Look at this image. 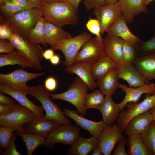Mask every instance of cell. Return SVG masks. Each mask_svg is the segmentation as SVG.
Segmentation results:
<instances>
[{
	"mask_svg": "<svg viewBox=\"0 0 155 155\" xmlns=\"http://www.w3.org/2000/svg\"><path fill=\"white\" fill-rule=\"evenodd\" d=\"M64 0L69 1V0Z\"/></svg>",
	"mask_w": 155,
	"mask_h": 155,
	"instance_id": "60",
	"label": "cell"
},
{
	"mask_svg": "<svg viewBox=\"0 0 155 155\" xmlns=\"http://www.w3.org/2000/svg\"><path fill=\"white\" fill-rule=\"evenodd\" d=\"M38 117L28 110L22 106L10 113L0 116V125H6L19 132H27L24 125Z\"/></svg>",
	"mask_w": 155,
	"mask_h": 155,
	"instance_id": "11",
	"label": "cell"
},
{
	"mask_svg": "<svg viewBox=\"0 0 155 155\" xmlns=\"http://www.w3.org/2000/svg\"><path fill=\"white\" fill-rule=\"evenodd\" d=\"M133 64L147 80H155V53L138 57Z\"/></svg>",
	"mask_w": 155,
	"mask_h": 155,
	"instance_id": "26",
	"label": "cell"
},
{
	"mask_svg": "<svg viewBox=\"0 0 155 155\" xmlns=\"http://www.w3.org/2000/svg\"><path fill=\"white\" fill-rule=\"evenodd\" d=\"M93 10V14L100 23L101 35L106 32L121 13V9L117 3L108 4Z\"/></svg>",
	"mask_w": 155,
	"mask_h": 155,
	"instance_id": "13",
	"label": "cell"
},
{
	"mask_svg": "<svg viewBox=\"0 0 155 155\" xmlns=\"http://www.w3.org/2000/svg\"><path fill=\"white\" fill-rule=\"evenodd\" d=\"M8 1V0H0V5L5 3Z\"/></svg>",
	"mask_w": 155,
	"mask_h": 155,
	"instance_id": "59",
	"label": "cell"
},
{
	"mask_svg": "<svg viewBox=\"0 0 155 155\" xmlns=\"http://www.w3.org/2000/svg\"><path fill=\"white\" fill-rule=\"evenodd\" d=\"M155 0H143L144 5L146 7L151 2Z\"/></svg>",
	"mask_w": 155,
	"mask_h": 155,
	"instance_id": "58",
	"label": "cell"
},
{
	"mask_svg": "<svg viewBox=\"0 0 155 155\" xmlns=\"http://www.w3.org/2000/svg\"><path fill=\"white\" fill-rule=\"evenodd\" d=\"M43 14L38 7L24 9L14 15L6 18V22L15 34L27 39L31 30Z\"/></svg>",
	"mask_w": 155,
	"mask_h": 155,
	"instance_id": "2",
	"label": "cell"
},
{
	"mask_svg": "<svg viewBox=\"0 0 155 155\" xmlns=\"http://www.w3.org/2000/svg\"><path fill=\"white\" fill-rule=\"evenodd\" d=\"M118 72L116 67L104 77L97 79V86L105 96H112L118 88Z\"/></svg>",
	"mask_w": 155,
	"mask_h": 155,
	"instance_id": "25",
	"label": "cell"
},
{
	"mask_svg": "<svg viewBox=\"0 0 155 155\" xmlns=\"http://www.w3.org/2000/svg\"><path fill=\"white\" fill-rule=\"evenodd\" d=\"M126 144L128 155H151L142 140L141 133L131 134L127 136Z\"/></svg>",
	"mask_w": 155,
	"mask_h": 155,
	"instance_id": "29",
	"label": "cell"
},
{
	"mask_svg": "<svg viewBox=\"0 0 155 155\" xmlns=\"http://www.w3.org/2000/svg\"><path fill=\"white\" fill-rule=\"evenodd\" d=\"M63 110L64 114L74 120L78 126L88 131L92 136L98 139L107 126L102 120L99 122L94 121L84 118L76 111L65 108Z\"/></svg>",
	"mask_w": 155,
	"mask_h": 155,
	"instance_id": "14",
	"label": "cell"
},
{
	"mask_svg": "<svg viewBox=\"0 0 155 155\" xmlns=\"http://www.w3.org/2000/svg\"><path fill=\"white\" fill-rule=\"evenodd\" d=\"M24 9L8 1L0 5V11L6 18L12 16Z\"/></svg>",
	"mask_w": 155,
	"mask_h": 155,
	"instance_id": "39",
	"label": "cell"
},
{
	"mask_svg": "<svg viewBox=\"0 0 155 155\" xmlns=\"http://www.w3.org/2000/svg\"><path fill=\"white\" fill-rule=\"evenodd\" d=\"M118 88L122 89L125 93L123 100L119 103L121 111L123 110L128 103L138 101L143 94H155V83L146 84L136 88L128 87L124 84H119Z\"/></svg>",
	"mask_w": 155,
	"mask_h": 155,
	"instance_id": "16",
	"label": "cell"
},
{
	"mask_svg": "<svg viewBox=\"0 0 155 155\" xmlns=\"http://www.w3.org/2000/svg\"><path fill=\"white\" fill-rule=\"evenodd\" d=\"M0 104L11 106H16L20 104L12 98L6 96L4 94L0 92Z\"/></svg>",
	"mask_w": 155,
	"mask_h": 155,
	"instance_id": "48",
	"label": "cell"
},
{
	"mask_svg": "<svg viewBox=\"0 0 155 155\" xmlns=\"http://www.w3.org/2000/svg\"><path fill=\"white\" fill-rule=\"evenodd\" d=\"M104 96L103 93L98 90H96L90 93H87L84 101L85 109L87 110L94 108L99 110L104 101Z\"/></svg>",
	"mask_w": 155,
	"mask_h": 155,
	"instance_id": "34",
	"label": "cell"
},
{
	"mask_svg": "<svg viewBox=\"0 0 155 155\" xmlns=\"http://www.w3.org/2000/svg\"><path fill=\"white\" fill-rule=\"evenodd\" d=\"M126 144V138L125 137L118 143L114 150L113 155H127L125 149V146Z\"/></svg>",
	"mask_w": 155,
	"mask_h": 155,
	"instance_id": "45",
	"label": "cell"
},
{
	"mask_svg": "<svg viewBox=\"0 0 155 155\" xmlns=\"http://www.w3.org/2000/svg\"><path fill=\"white\" fill-rule=\"evenodd\" d=\"M122 133L117 124L107 126L98 139L97 147L103 155L111 154L115 145L123 137Z\"/></svg>",
	"mask_w": 155,
	"mask_h": 155,
	"instance_id": "12",
	"label": "cell"
},
{
	"mask_svg": "<svg viewBox=\"0 0 155 155\" xmlns=\"http://www.w3.org/2000/svg\"><path fill=\"white\" fill-rule=\"evenodd\" d=\"M0 16V39L9 40L15 34L6 21Z\"/></svg>",
	"mask_w": 155,
	"mask_h": 155,
	"instance_id": "40",
	"label": "cell"
},
{
	"mask_svg": "<svg viewBox=\"0 0 155 155\" xmlns=\"http://www.w3.org/2000/svg\"><path fill=\"white\" fill-rule=\"evenodd\" d=\"M80 135V129L77 125H61L48 135L45 146L49 148L56 143L71 145L78 138Z\"/></svg>",
	"mask_w": 155,
	"mask_h": 155,
	"instance_id": "10",
	"label": "cell"
},
{
	"mask_svg": "<svg viewBox=\"0 0 155 155\" xmlns=\"http://www.w3.org/2000/svg\"><path fill=\"white\" fill-rule=\"evenodd\" d=\"M99 110L102 120L107 125H112L117 121L121 111L119 104L114 102L111 96H105L104 103Z\"/></svg>",
	"mask_w": 155,
	"mask_h": 155,
	"instance_id": "28",
	"label": "cell"
},
{
	"mask_svg": "<svg viewBox=\"0 0 155 155\" xmlns=\"http://www.w3.org/2000/svg\"><path fill=\"white\" fill-rule=\"evenodd\" d=\"M127 23L121 13L106 32L121 38L135 47L142 41L131 32Z\"/></svg>",
	"mask_w": 155,
	"mask_h": 155,
	"instance_id": "15",
	"label": "cell"
},
{
	"mask_svg": "<svg viewBox=\"0 0 155 155\" xmlns=\"http://www.w3.org/2000/svg\"><path fill=\"white\" fill-rule=\"evenodd\" d=\"M117 3L128 24L133 22L135 17L141 13L148 12L143 0H119Z\"/></svg>",
	"mask_w": 155,
	"mask_h": 155,
	"instance_id": "19",
	"label": "cell"
},
{
	"mask_svg": "<svg viewBox=\"0 0 155 155\" xmlns=\"http://www.w3.org/2000/svg\"><path fill=\"white\" fill-rule=\"evenodd\" d=\"M142 141L152 155H155V121L152 120L148 128L141 133Z\"/></svg>",
	"mask_w": 155,
	"mask_h": 155,
	"instance_id": "35",
	"label": "cell"
},
{
	"mask_svg": "<svg viewBox=\"0 0 155 155\" xmlns=\"http://www.w3.org/2000/svg\"><path fill=\"white\" fill-rule=\"evenodd\" d=\"M54 55L53 50L52 49H49L44 51L43 57L45 59L50 60Z\"/></svg>",
	"mask_w": 155,
	"mask_h": 155,
	"instance_id": "50",
	"label": "cell"
},
{
	"mask_svg": "<svg viewBox=\"0 0 155 155\" xmlns=\"http://www.w3.org/2000/svg\"><path fill=\"white\" fill-rule=\"evenodd\" d=\"M98 139L92 136L89 138L80 137L67 152L69 155H87L98 146Z\"/></svg>",
	"mask_w": 155,
	"mask_h": 155,
	"instance_id": "27",
	"label": "cell"
},
{
	"mask_svg": "<svg viewBox=\"0 0 155 155\" xmlns=\"http://www.w3.org/2000/svg\"></svg>",
	"mask_w": 155,
	"mask_h": 155,
	"instance_id": "62",
	"label": "cell"
},
{
	"mask_svg": "<svg viewBox=\"0 0 155 155\" xmlns=\"http://www.w3.org/2000/svg\"><path fill=\"white\" fill-rule=\"evenodd\" d=\"M81 0H69L71 5L76 9L78 10V7Z\"/></svg>",
	"mask_w": 155,
	"mask_h": 155,
	"instance_id": "53",
	"label": "cell"
},
{
	"mask_svg": "<svg viewBox=\"0 0 155 155\" xmlns=\"http://www.w3.org/2000/svg\"><path fill=\"white\" fill-rule=\"evenodd\" d=\"M16 50L14 45L9 40L0 39V53H9Z\"/></svg>",
	"mask_w": 155,
	"mask_h": 155,
	"instance_id": "44",
	"label": "cell"
},
{
	"mask_svg": "<svg viewBox=\"0 0 155 155\" xmlns=\"http://www.w3.org/2000/svg\"></svg>",
	"mask_w": 155,
	"mask_h": 155,
	"instance_id": "61",
	"label": "cell"
},
{
	"mask_svg": "<svg viewBox=\"0 0 155 155\" xmlns=\"http://www.w3.org/2000/svg\"><path fill=\"white\" fill-rule=\"evenodd\" d=\"M118 72V78L126 81L129 87L136 88L146 84L149 81L144 78L133 64H121L116 66Z\"/></svg>",
	"mask_w": 155,
	"mask_h": 155,
	"instance_id": "17",
	"label": "cell"
},
{
	"mask_svg": "<svg viewBox=\"0 0 155 155\" xmlns=\"http://www.w3.org/2000/svg\"><path fill=\"white\" fill-rule=\"evenodd\" d=\"M122 47L123 57V64H133L138 58L135 47L124 40L122 41Z\"/></svg>",
	"mask_w": 155,
	"mask_h": 155,
	"instance_id": "36",
	"label": "cell"
},
{
	"mask_svg": "<svg viewBox=\"0 0 155 155\" xmlns=\"http://www.w3.org/2000/svg\"><path fill=\"white\" fill-rule=\"evenodd\" d=\"M83 3L86 9L88 11L107 5L104 0H84Z\"/></svg>",
	"mask_w": 155,
	"mask_h": 155,
	"instance_id": "43",
	"label": "cell"
},
{
	"mask_svg": "<svg viewBox=\"0 0 155 155\" xmlns=\"http://www.w3.org/2000/svg\"><path fill=\"white\" fill-rule=\"evenodd\" d=\"M138 102L128 103L126 106V109L119 113L117 124L123 132L127 123L132 119L155 106V94L152 95L146 94L144 100L141 102Z\"/></svg>",
	"mask_w": 155,
	"mask_h": 155,
	"instance_id": "8",
	"label": "cell"
},
{
	"mask_svg": "<svg viewBox=\"0 0 155 155\" xmlns=\"http://www.w3.org/2000/svg\"><path fill=\"white\" fill-rule=\"evenodd\" d=\"M45 42L53 50L61 42L72 37L71 34L63 30L61 27L46 21L44 25Z\"/></svg>",
	"mask_w": 155,
	"mask_h": 155,
	"instance_id": "20",
	"label": "cell"
},
{
	"mask_svg": "<svg viewBox=\"0 0 155 155\" xmlns=\"http://www.w3.org/2000/svg\"><path fill=\"white\" fill-rule=\"evenodd\" d=\"M23 68L17 69L9 73H0V84L14 90L29 94L32 87L27 86L26 83L44 75V73H31L25 71Z\"/></svg>",
	"mask_w": 155,
	"mask_h": 155,
	"instance_id": "5",
	"label": "cell"
},
{
	"mask_svg": "<svg viewBox=\"0 0 155 155\" xmlns=\"http://www.w3.org/2000/svg\"><path fill=\"white\" fill-rule=\"evenodd\" d=\"M32 87L29 94L35 97L41 103L46 112L44 117L45 119L52 121L60 125L71 124L59 105L52 101L50 97V91L46 88L44 85L38 84Z\"/></svg>",
	"mask_w": 155,
	"mask_h": 155,
	"instance_id": "3",
	"label": "cell"
},
{
	"mask_svg": "<svg viewBox=\"0 0 155 155\" xmlns=\"http://www.w3.org/2000/svg\"><path fill=\"white\" fill-rule=\"evenodd\" d=\"M151 113L152 120L155 121V106L150 110Z\"/></svg>",
	"mask_w": 155,
	"mask_h": 155,
	"instance_id": "56",
	"label": "cell"
},
{
	"mask_svg": "<svg viewBox=\"0 0 155 155\" xmlns=\"http://www.w3.org/2000/svg\"><path fill=\"white\" fill-rule=\"evenodd\" d=\"M0 92L7 94L14 98L21 105L34 114L38 118L44 117L42 106L35 105L27 97L26 94L14 90L0 84Z\"/></svg>",
	"mask_w": 155,
	"mask_h": 155,
	"instance_id": "21",
	"label": "cell"
},
{
	"mask_svg": "<svg viewBox=\"0 0 155 155\" xmlns=\"http://www.w3.org/2000/svg\"><path fill=\"white\" fill-rule=\"evenodd\" d=\"M16 137L14 133L12 137L7 148L3 151L1 149V154L3 155H20V151L17 149L15 144Z\"/></svg>",
	"mask_w": 155,
	"mask_h": 155,
	"instance_id": "42",
	"label": "cell"
},
{
	"mask_svg": "<svg viewBox=\"0 0 155 155\" xmlns=\"http://www.w3.org/2000/svg\"><path fill=\"white\" fill-rule=\"evenodd\" d=\"M92 38L90 34L84 32L75 37L63 41L58 45L54 51L59 50L64 55L65 60L62 62V65L67 67L73 65L80 49Z\"/></svg>",
	"mask_w": 155,
	"mask_h": 155,
	"instance_id": "9",
	"label": "cell"
},
{
	"mask_svg": "<svg viewBox=\"0 0 155 155\" xmlns=\"http://www.w3.org/2000/svg\"><path fill=\"white\" fill-rule=\"evenodd\" d=\"M135 47L141 57L155 53V33L149 39L145 42L142 41Z\"/></svg>",
	"mask_w": 155,
	"mask_h": 155,
	"instance_id": "37",
	"label": "cell"
},
{
	"mask_svg": "<svg viewBox=\"0 0 155 155\" xmlns=\"http://www.w3.org/2000/svg\"><path fill=\"white\" fill-rule=\"evenodd\" d=\"M87 29L92 33L96 35V36L101 37L100 34V23L96 19L90 18L86 24Z\"/></svg>",
	"mask_w": 155,
	"mask_h": 155,
	"instance_id": "41",
	"label": "cell"
},
{
	"mask_svg": "<svg viewBox=\"0 0 155 155\" xmlns=\"http://www.w3.org/2000/svg\"><path fill=\"white\" fill-rule=\"evenodd\" d=\"M123 40L121 38L108 33L104 38L106 56L117 65L123 63Z\"/></svg>",
	"mask_w": 155,
	"mask_h": 155,
	"instance_id": "18",
	"label": "cell"
},
{
	"mask_svg": "<svg viewBox=\"0 0 155 155\" xmlns=\"http://www.w3.org/2000/svg\"><path fill=\"white\" fill-rule=\"evenodd\" d=\"M16 131L13 128L6 125L0 126V144L1 148L5 150L10 142Z\"/></svg>",
	"mask_w": 155,
	"mask_h": 155,
	"instance_id": "38",
	"label": "cell"
},
{
	"mask_svg": "<svg viewBox=\"0 0 155 155\" xmlns=\"http://www.w3.org/2000/svg\"><path fill=\"white\" fill-rule=\"evenodd\" d=\"M44 85L48 90L52 91L56 88L57 82L55 78L51 76L49 77L45 80Z\"/></svg>",
	"mask_w": 155,
	"mask_h": 155,
	"instance_id": "47",
	"label": "cell"
},
{
	"mask_svg": "<svg viewBox=\"0 0 155 155\" xmlns=\"http://www.w3.org/2000/svg\"><path fill=\"white\" fill-rule=\"evenodd\" d=\"M92 66L85 62H75L72 65L66 67L64 71L68 73L77 75L92 91L97 87L92 74Z\"/></svg>",
	"mask_w": 155,
	"mask_h": 155,
	"instance_id": "22",
	"label": "cell"
},
{
	"mask_svg": "<svg viewBox=\"0 0 155 155\" xmlns=\"http://www.w3.org/2000/svg\"><path fill=\"white\" fill-rule=\"evenodd\" d=\"M16 134L20 136L24 142L28 155H32L38 147L46 145V138L39 135L27 132L18 131Z\"/></svg>",
	"mask_w": 155,
	"mask_h": 155,
	"instance_id": "31",
	"label": "cell"
},
{
	"mask_svg": "<svg viewBox=\"0 0 155 155\" xmlns=\"http://www.w3.org/2000/svg\"><path fill=\"white\" fill-rule=\"evenodd\" d=\"M117 64L107 56L103 57L92 66V74L95 80L104 76Z\"/></svg>",
	"mask_w": 155,
	"mask_h": 155,
	"instance_id": "32",
	"label": "cell"
},
{
	"mask_svg": "<svg viewBox=\"0 0 155 155\" xmlns=\"http://www.w3.org/2000/svg\"><path fill=\"white\" fill-rule=\"evenodd\" d=\"M91 155H102V153L100 149L97 147L93 150Z\"/></svg>",
	"mask_w": 155,
	"mask_h": 155,
	"instance_id": "54",
	"label": "cell"
},
{
	"mask_svg": "<svg viewBox=\"0 0 155 155\" xmlns=\"http://www.w3.org/2000/svg\"><path fill=\"white\" fill-rule=\"evenodd\" d=\"M64 0H41L42 3H46L50 4L53 3L59 2L63 1Z\"/></svg>",
	"mask_w": 155,
	"mask_h": 155,
	"instance_id": "55",
	"label": "cell"
},
{
	"mask_svg": "<svg viewBox=\"0 0 155 155\" xmlns=\"http://www.w3.org/2000/svg\"><path fill=\"white\" fill-rule=\"evenodd\" d=\"M22 106L20 104L16 106L6 105L0 104V116L11 113Z\"/></svg>",
	"mask_w": 155,
	"mask_h": 155,
	"instance_id": "46",
	"label": "cell"
},
{
	"mask_svg": "<svg viewBox=\"0 0 155 155\" xmlns=\"http://www.w3.org/2000/svg\"><path fill=\"white\" fill-rule=\"evenodd\" d=\"M119 0H104L107 4H114L117 3Z\"/></svg>",
	"mask_w": 155,
	"mask_h": 155,
	"instance_id": "57",
	"label": "cell"
},
{
	"mask_svg": "<svg viewBox=\"0 0 155 155\" xmlns=\"http://www.w3.org/2000/svg\"><path fill=\"white\" fill-rule=\"evenodd\" d=\"M9 1L18 5L24 9L33 8L26 0H8Z\"/></svg>",
	"mask_w": 155,
	"mask_h": 155,
	"instance_id": "49",
	"label": "cell"
},
{
	"mask_svg": "<svg viewBox=\"0 0 155 155\" xmlns=\"http://www.w3.org/2000/svg\"><path fill=\"white\" fill-rule=\"evenodd\" d=\"M150 110L138 115L131 120L127 124L124 131L125 135L141 133L145 130L152 121Z\"/></svg>",
	"mask_w": 155,
	"mask_h": 155,
	"instance_id": "24",
	"label": "cell"
},
{
	"mask_svg": "<svg viewBox=\"0 0 155 155\" xmlns=\"http://www.w3.org/2000/svg\"><path fill=\"white\" fill-rule=\"evenodd\" d=\"M9 40L14 45L16 50L31 62L34 69H42L41 62L44 51L39 44L32 42L16 34Z\"/></svg>",
	"mask_w": 155,
	"mask_h": 155,
	"instance_id": "6",
	"label": "cell"
},
{
	"mask_svg": "<svg viewBox=\"0 0 155 155\" xmlns=\"http://www.w3.org/2000/svg\"><path fill=\"white\" fill-rule=\"evenodd\" d=\"M50 61L52 65H57L59 63L60 58L58 55H54L50 60Z\"/></svg>",
	"mask_w": 155,
	"mask_h": 155,
	"instance_id": "51",
	"label": "cell"
},
{
	"mask_svg": "<svg viewBox=\"0 0 155 155\" xmlns=\"http://www.w3.org/2000/svg\"><path fill=\"white\" fill-rule=\"evenodd\" d=\"M105 56L104 38L96 36L83 45L75 58L74 63L83 62L93 65Z\"/></svg>",
	"mask_w": 155,
	"mask_h": 155,
	"instance_id": "7",
	"label": "cell"
},
{
	"mask_svg": "<svg viewBox=\"0 0 155 155\" xmlns=\"http://www.w3.org/2000/svg\"><path fill=\"white\" fill-rule=\"evenodd\" d=\"M17 65L22 68H34L31 62L16 50L0 55V67L9 65Z\"/></svg>",
	"mask_w": 155,
	"mask_h": 155,
	"instance_id": "30",
	"label": "cell"
},
{
	"mask_svg": "<svg viewBox=\"0 0 155 155\" xmlns=\"http://www.w3.org/2000/svg\"><path fill=\"white\" fill-rule=\"evenodd\" d=\"M89 89L88 86L78 77L69 85L67 91L59 94L50 93V96L52 100H61L71 103L76 108L78 114L84 117L86 111L84 105V99Z\"/></svg>",
	"mask_w": 155,
	"mask_h": 155,
	"instance_id": "4",
	"label": "cell"
},
{
	"mask_svg": "<svg viewBox=\"0 0 155 155\" xmlns=\"http://www.w3.org/2000/svg\"><path fill=\"white\" fill-rule=\"evenodd\" d=\"M32 7H39L41 0H26Z\"/></svg>",
	"mask_w": 155,
	"mask_h": 155,
	"instance_id": "52",
	"label": "cell"
},
{
	"mask_svg": "<svg viewBox=\"0 0 155 155\" xmlns=\"http://www.w3.org/2000/svg\"><path fill=\"white\" fill-rule=\"evenodd\" d=\"M46 20L59 26L77 25L79 12L68 1L46 4L41 2L39 7Z\"/></svg>",
	"mask_w": 155,
	"mask_h": 155,
	"instance_id": "1",
	"label": "cell"
},
{
	"mask_svg": "<svg viewBox=\"0 0 155 155\" xmlns=\"http://www.w3.org/2000/svg\"><path fill=\"white\" fill-rule=\"evenodd\" d=\"M59 124L44 117L37 118L26 123L24 125L27 132L46 138L48 135Z\"/></svg>",
	"mask_w": 155,
	"mask_h": 155,
	"instance_id": "23",
	"label": "cell"
},
{
	"mask_svg": "<svg viewBox=\"0 0 155 155\" xmlns=\"http://www.w3.org/2000/svg\"><path fill=\"white\" fill-rule=\"evenodd\" d=\"M46 21L43 16L41 17L30 31L27 39L33 43L38 44H41L47 47L44 33V25Z\"/></svg>",
	"mask_w": 155,
	"mask_h": 155,
	"instance_id": "33",
	"label": "cell"
}]
</instances>
